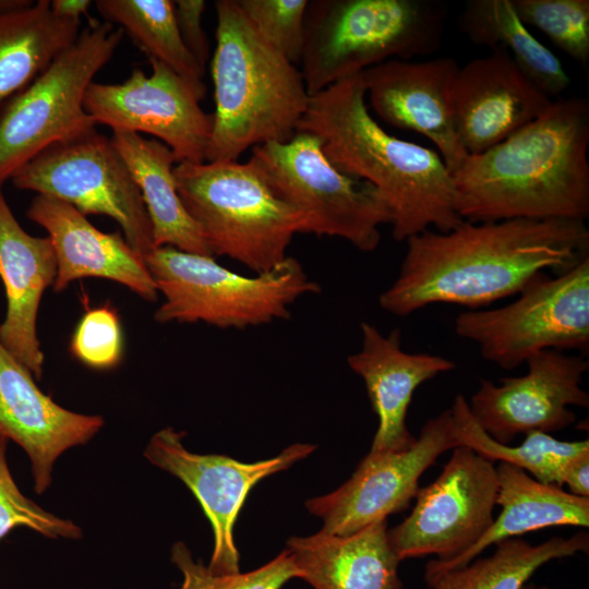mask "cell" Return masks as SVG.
<instances>
[{"label":"cell","mask_w":589,"mask_h":589,"mask_svg":"<svg viewBox=\"0 0 589 589\" xmlns=\"http://www.w3.org/2000/svg\"><path fill=\"white\" fill-rule=\"evenodd\" d=\"M406 243L399 273L378 298L398 316L434 303L476 310L519 294L546 271L561 274L589 256V229L581 220H464Z\"/></svg>","instance_id":"cell-1"},{"label":"cell","mask_w":589,"mask_h":589,"mask_svg":"<svg viewBox=\"0 0 589 589\" xmlns=\"http://www.w3.org/2000/svg\"><path fill=\"white\" fill-rule=\"evenodd\" d=\"M589 104L561 97L452 175L462 220L585 221L589 215Z\"/></svg>","instance_id":"cell-2"},{"label":"cell","mask_w":589,"mask_h":589,"mask_svg":"<svg viewBox=\"0 0 589 589\" xmlns=\"http://www.w3.org/2000/svg\"><path fill=\"white\" fill-rule=\"evenodd\" d=\"M298 131L317 136L338 170L381 193L392 213L396 241L430 226L447 232L464 221L456 209L453 176L441 155L398 139L377 123L366 106L361 73L312 96Z\"/></svg>","instance_id":"cell-3"},{"label":"cell","mask_w":589,"mask_h":589,"mask_svg":"<svg viewBox=\"0 0 589 589\" xmlns=\"http://www.w3.org/2000/svg\"><path fill=\"white\" fill-rule=\"evenodd\" d=\"M212 59L215 111L205 161L289 141L311 100L300 69L253 27L237 0H217Z\"/></svg>","instance_id":"cell-4"},{"label":"cell","mask_w":589,"mask_h":589,"mask_svg":"<svg viewBox=\"0 0 589 589\" xmlns=\"http://www.w3.org/2000/svg\"><path fill=\"white\" fill-rule=\"evenodd\" d=\"M178 194L212 255L256 274L283 263L297 233H310L306 214L281 200L253 157L245 163H177Z\"/></svg>","instance_id":"cell-5"},{"label":"cell","mask_w":589,"mask_h":589,"mask_svg":"<svg viewBox=\"0 0 589 589\" xmlns=\"http://www.w3.org/2000/svg\"><path fill=\"white\" fill-rule=\"evenodd\" d=\"M446 17L437 0H309L300 61L309 95L392 59L436 52Z\"/></svg>","instance_id":"cell-6"},{"label":"cell","mask_w":589,"mask_h":589,"mask_svg":"<svg viewBox=\"0 0 589 589\" xmlns=\"http://www.w3.org/2000/svg\"><path fill=\"white\" fill-rule=\"evenodd\" d=\"M144 260L165 298L154 314L163 324L204 322L244 329L287 320L298 299L321 291L320 284L291 256L251 277L229 271L214 256L171 247H156Z\"/></svg>","instance_id":"cell-7"},{"label":"cell","mask_w":589,"mask_h":589,"mask_svg":"<svg viewBox=\"0 0 589 589\" xmlns=\"http://www.w3.org/2000/svg\"><path fill=\"white\" fill-rule=\"evenodd\" d=\"M123 31L109 22L88 24L29 84L0 107V188L44 149L96 131L84 98L96 73L111 59Z\"/></svg>","instance_id":"cell-8"},{"label":"cell","mask_w":589,"mask_h":589,"mask_svg":"<svg viewBox=\"0 0 589 589\" xmlns=\"http://www.w3.org/2000/svg\"><path fill=\"white\" fill-rule=\"evenodd\" d=\"M455 333L512 370L544 350L589 349V256L554 277L542 274L512 303L457 315Z\"/></svg>","instance_id":"cell-9"},{"label":"cell","mask_w":589,"mask_h":589,"mask_svg":"<svg viewBox=\"0 0 589 589\" xmlns=\"http://www.w3.org/2000/svg\"><path fill=\"white\" fill-rule=\"evenodd\" d=\"M251 157L275 193L309 216L310 233L377 249L381 226L392 223L388 205L372 184L338 170L317 136L298 131L287 142L253 147Z\"/></svg>","instance_id":"cell-10"},{"label":"cell","mask_w":589,"mask_h":589,"mask_svg":"<svg viewBox=\"0 0 589 589\" xmlns=\"http://www.w3.org/2000/svg\"><path fill=\"white\" fill-rule=\"evenodd\" d=\"M10 180L20 190L57 199L85 216L112 218L144 259L155 248L137 184L111 140L96 131L44 149Z\"/></svg>","instance_id":"cell-11"},{"label":"cell","mask_w":589,"mask_h":589,"mask_svg":"<svg viewBox=\"0 0 589 589\" xmlns=\"http://www.w3.org/2000/svg\"><path fill=\"white\" fill-rule=\"evenodd\" d=\"M497 492L494 462L467 446L455 447L436 480L418 490L411 514L387 530L392 549L400 561L458 557L492 525Z\"/></svg>","instance_id":"cell-12"},{"label":"cell","mask_w":589,"mask_h":589,"mask_svg":"<svg viewBox=\"0 0 589 589\" xmlns=\"http://www.w3.org/2000/svg\"><path fill=\"white\" fill-rule=\"evenodd\" d=\"M459 446L450 409L430 419L418 438L402 449L369 452L353 474L329 494L305 502L323 520L322 532L348 536L406 510L419 479L445 452Z\"/></svg>","instance_id":"cell-13"},{"label":"cell","mask_w":589,"mask_h":589,"mask_svg":"<svg viewBox=\"0 0 589 589\" xmlns=\"http://www.w3.org/2000/svg\"><path fill=\"white\" fill-rule=\"evenodd\" d=\"M184 432L165 428L153 435L144 456L153 465L180 479L199 501L214 533L207 565L216 575L240 572L233 527L251 489L262 479L288 469L308 457L316 446L296 443L277 456L243 462L225 455H200L182 444Z\"/></svg>","instance_id":"cell-14"},{"label":"cell","mask_w":589,"mask_h":589,"mask_svg":"<svg viewBox=\"0 0 589 589\" xmlns=\"http://www.w3.org/2000/svg\"><path fill=\"white\" fill-rule=\"evenodd\" d=\"M149 75L134 69L122 83L93 82L84 108L112 131L147 133L167 145L177 161H205L213 129L191 86L164 63L149 59Z\"/></svg>","instance_id":"cell-15"},{"label":"cell","mask_w":589,"mask_h":589,"mask_svg":"<svg viewBox=\"0 0 589 589\" xmlns=\"http://www.w3.org/2000/svg\"><path fill=\"white\" fill-rule=\"evenodd\" d=\"M526 363L522 376L501 378L498 385L481 380L467 400L474 420L501 444H510L519 434L560 431L576 420L570 406H589L580 385L589 368L584 356L544 350Z\"/></svg>","instance_id":"cell-16"},{"label":"cell","mask_w":589,"mask_h":589,"mask_svg":"<svg viewBox=\"0 0 589 589\" xmlns=\"http://www.w3.org/2000/svg\"><path fill=\"white\" fill-rule=\"evenodd\" d=\"M459 65L452 57L392 59L361 73L374 112L387 124L429 139L453 175L467 157L456 131L453 88Z\"/></svg>","instance_id":"cell-17"},{"label":"cell","mask_w":589,"mask_h":589,"mask_svg":"<svg viewBox=\"0 0 589 589\" xmlns=\"http://www.w3.org/2000/svg\"><path fill=\"white\" fill-rule=\"evenodd\" d=\"M552 99L502 49L459 67L453 88L458 139L469 155L485 152L534 120Z\"/></svg>","instance_id":"cell-18"},{"label":"cell","mask_w":589,"mask_h":589,"mask_svg":"<svg viewBox=\"0 0 589 589\" xmlns=\"http://www.w3.org/2000/svg\"><path fill=\"white\" fill-rule=\"evenodd\" d=\"M103 425L100 416L73 412L44 394L34 375L0 342V435L27 454L36 493L49 488L57 458L86 444Z\"/></svg>","instance_id":"cell-19"},{"label":"cell","mask_w":589,"mask_h":589,"mask_svg":"<svg viewBox=\"0 0 589 589\" xmlns=\"http://www.w3.org/2000/svg\"><path fill=\"white\" fill-rule=\"evenodd\" d=\"M26 216L48 232L52 243L55 291L64 290L74 280L95 277L119 283L146 301L158 299L144 257L121 232H103L73 206L46 195L32 200Z\"/></svg>","instance_id":"cell-20"},{"label":"cell","mask_w":589,"mask_h":589,"mask_svg":"<svg viewBox=\"0 0 589 589\" xmlns=\"http://www.w3.org/2000/svg\"><path fill=\"white\" fill-rule=\"evenodd\" d=\"M361 348L347 358L349 368L364 382L378 418L370 452L398 450L414 438L406 418L414 390L424 382L448 372L455 363L442 356L411 353L401 347V332L383 335L369 322H361Z\"/></svg>","instance_id":"cell-21"},{"label":"cell","mask_w":589,"mask_h":589,"mask_svg":"<svg viewBox=\"0 0 589 589\" xmlns=\"http://www.w3.org/2000/svg\"><path fill=\"white\" fill-rule=\"evenodd\" d=\"M56 276L57 257L50 239L27 233L0 191V278L7 298L0 342L37 380L45 360L37 315L43 294L53 286Z\"/></svg>","instance_id":"cell-22"},{"label":"cell","mask_w":589,"mask_h":589,"mask_svg":"<svg viewBox=\"0 0 589 589\" xmlns=\"http://www.w3.org/2000/svg\"><path fill=\"white\" fill-rule=\"evenodd\" d=\"M387 530L385 519L348 536L320 530L290 538L287 550L297 578L313 589H401V561L389 544Z\"/></svg>","instance_id":"cell-23"},{"label":"cell","mask_w":589,"mask_h":589,"mask_svg":"<svg viewBox=\"0 0 589 589\" xmlns=\"http://www.w3.org/2000/svg\"><path fill=\"white\" fill-rule=\"evenodd\" d=\"M495 468L498 480L496 505L502 508L498 517L458 557L446 562H428L424 573L426 582L446 572L466 566L488 546L500 541L546 527L589 526V497H579L555 484L539 482L510 464L498 462Z\"/></svg>","instance_id":"cell-24"},{"label":"cell","mask_w":589,"mask_h":589,"mask_svg":"<svg viewBox=\"0 0 589 589\" xmlns=\"http://www.w3.org/2000/svg\"><path fill=\"white\" fill-rule=\"evenodd\" d=\"M113 146L127 164L146 206L154 245L213 256L201 230L178 194L173 168L177 158L158 140L139 133L112 131Z\"/></svg>","instance_id":"cell-25"},{"label":"cell","mask_w":589,"mask_h":589,"mask_svg":"<svg viewBox=\"0 0 589 589\" xmlns=\"http://www.w3.org/2000/svg\"><path fill=\"white\" fill-rule=\"evenodd\" d=\"M80 25L55 15L49 0L0 13V107L75 41Z\"/></svg>","instance_id":"cell-26"},{"label":"cell","mask_w":589,"mask_h":589,"mask_svg":"<svg viewBox=\"0 0 589 589\" xmlns=\"http://www.w3.org/2000/svg\"><path fill=\"white\" fill-rule=\"evenodd\" d=\"M458 25L471 43L506 51L551 99L569 87L570 79L562 62L529 32L512 0H469L458 17Z\"/></svg>","instance_id":"cell-27"},{"label":"cell","mask_w":589,"mask_h":589,"mask_svg":"<svg viewBox=\"0 0 589 589\" xmlns=\"http://www.w3.org/2000/svg\"><path fill=\"white\" fill-rule=\"evenodd\" d=\"M494 545L492 555L446 572L426 585L430 589H522L548 562L587 553L589 536L580 531L570 538L553 537L537 545L517 537Z\"/></svg>","instance_id":"cell-28"},{"label":"cell","mask_w":589,"mask_h":589,"mask_svg":"<svg viewBox=\"0 0 589 589\" xmlns=\"http://www.w3.org/2000/svg\"><path fill=\"white\" fill-rule=\"evenodd\" d=\"M106 22L120 25L145 51L183 79L202 100L205 72L182 41L170 0H97Z\"/></svg>","instance_id":"cell-29"},{"label":"cell","mask_w":589,"mask_h":589,"mask_svg":"<svg viewBox=\"0 0 589 589\" xmlns=\"http://www.w3.org/2000/svg\"><path fill=\"white\" fill-rule=\"evenodd\" d=\"M450 413L459 446H467L492 462H506L528 471L545 484L563 485L568 462L589 452V441H560L548 433L530 432L518 445L493 440L474 420L464 395H457Z\"/></svg>","instance_id":"cell-30"},{"label":"cell","mask_w":589,"mask_h":589,"mask_svg":"<svg viewBox=\"0 0 589 589\" xmlns=\"http://www.w3.org/2000/svg\"><path fill=\"white\" fill-rule=\"evenodd\" d=\"M527 26L541 31L573 60L586 67L589 61L588 0H512Z\"/></svg>","instance_id":"cell-31"},{"label":"cell","mask_w":589,"mask_h":589,"mask_svg":"<svg viewBox=\"0 0 589 589\" xmlns=\"http://www.w3.org/2000/svg\"><path fill=\"white\" fill-rule=\"evenodd\" d=\"M171 562L182 574L178 589H280L298 573L287 549L267 564L248 573L213 574L201 561H194L183 542L171 548Z\"/></svg>","instance_id":"cell-32"},{"label":"cell","mask_w":589,"mask_h":589,"mask_svg":"<svg viewBox=\"0 0 589 589\" xmlns=\"http://www.w3.org/2000/svg\"><path fill=\"white\" fill-rule=\"evenodd\" d=\"M257 33L293 64H300L309 0H237Z\"/></svg>","instance_id":"cell-33"},{"label":"cell","mask_w":589,"mask_h":589,"mask_svg":"<svg viewBox=\"0 0 589 589\" xmlns=\"http://www.w3.org/2000/svg\"><path fill=\"white\" fill-rule=\"evenodd\" d=\"M8 442L0 435V540L16 527L29 528L51 539L81 538V528L71 520L46 512L21 493L7 462Z\"/></svg>","instance_id":"cell-34"},{"label":"cell","mask_w":589,"mask_h":589,"mask_svg":"<svg viewBox=\"0 0 589 589\" xmlns=\"http://www.w3.org/2000/svg\"><path fill=\"white\" fill-rule=\"evenodd\" d=\"M73 356L94 369H109L122 357L123 337L117 312L109 305L84 313L72 335Z\"/></svg>","instance_id":"cell-35"},{"label":"cell","mask_w":589,"mask_h":589,"mask_svg":"<svg viewBox=\"0 0 589 589\" xmlns=\"http://www.w3.org/2000/svg\"><path fill=\"white\" fill-rule=\"evenodd\" d=\"M206 2L203 0L173 1L175 16L182 41L204 72L211 57L209 40L202 26Z\"/></svg>","instance_id":"cell-36"},{"label":"cell","mask_w":589,"mask_h":589,"mask_svg":"<svg viewBox=\"0 0 589 589\" xmlns=\"http://www.w3.org/2000/svg\"><path fill=\"white\" fill-rule=\"evenodd\" d=\"M589 452L573 458L563 476V484L569 488V493L579 497H589Z\"/></svg>","instance_id":"cell-37"},{"label":"cell","mask_w":589,"mask_h":589,"mask_svg":"<svg viewBox=\"0 0 589 589\" xmlns=\"http://www.w3.org/2000/svg\"><path fill=\"white\" fill-rule=\"evenodd\" d=\"M92 1L89 0H53L50 1L52 13L62 19L81 20L86 14Z\"/></svg>","instance_id":"cell-38"},{"label":"cell","mask_w":589,"mask_h":589,"mask_svg":"<svg viewBox=\"0 0 589 589\" xmlns=\"http://www.w3.org/2000/svg\"><path fill=\"white\" fill-rule=\"evenodd\" d=\"M32 0H0V13L12 12L31 7Z\"/></svg>","instance_id":"cell-39"},{"label":"cell","mask_w":589,"mask_h":589,"mask_svg":"<svg viewBox=\"0 0 589 589\" xmlns=\"http://www.w3.org/2000/svg\"><path fill=\"white\" fill-rule=\"evenodd\" d=\"M522 589H550V588L545 585H536V584L527 582Z\"/></svg>","instance_id":"cell-40"}]
</instances>
